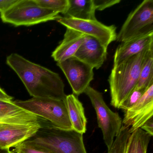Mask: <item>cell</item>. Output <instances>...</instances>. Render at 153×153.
I'll return each mask as SVG.
<instances>
[{
    "instance_id": "20",
    "label": "cell",
    "mask_w": 153,
    "mask_h": 153,
    "mask_svg": "<svg viewBox=\"0 0 153 153\" xmlns=\"http://www.w3.org/2000/svg\"><path fill=\"white\" fill-rule=\"evenodd\" d=\"M130 134L129 128L122 125L112 145L108 149L107 153H125Z\"/></svg>"
},
{
    "instance_id": "27",
    "label": "cell",
    "mask_w": 153,
    "mask_h": 153,
    "mask_svg": "<svg viewBox=\"0 0 153 153\" xmlns=\"http://www.w3.org/2000/svg\"><path fill=\"white\" fill-rule=\"evenodd\" d=\"M13 97L8 95L2 88H0V100L6 102H12Z\"/></svg>"
},
{
    "instance_id": "3",
    "label": "cell",
    "mask_w": 153,
    "mask_h": 153,
    "mask_svg": "<svg viewBox=\"0 0 153 153\" xmlns=\"http://www.w3.org/2000/svg\"><path fill=\"white\" fill-rule=\"evenodd\" d=\"M26 141L52 153H87L83 134L56 128L51 123L41 124L36 133Z\"/></svg>"
},
{
    "instance_id": "13",
    "label": "cell",
    "mask_w": 153,
    "mask_h": 153,
    "mask_svg": "<svg viewBox=\"0 0 153 153\" xmlns=\"http://www.w3.org/2000/svg\"><path fill=\"white\" fill-rule=\"evenodd\" d=\"M39 117L16 105L13 101L0 100V123L41 124Z\"/></svg>"
},
{
    "instance_id": "12",
    "label": "cell",
    "mask_w": 153,
    "mask_h": 153,
    "mask_svg": "<svg viewBox=\"0 0 153 153\" xmlns=\"http://www.w3.org/2000/svg\"><path fill=\"white\" fill-rule=\"evenodd\" d=\"M107 48L94 37L85 35L74 58L93 68H100L106 59Z\"/></svg>"
},
{
    "instance_id": "1",
    "label": "cell",
    "mask_w": 153,
    "mask_h": 153,
    "mask_svg": "<svg viewBox=\"0 0 153 153\" xmlns=\"http://www.w3.org/2000/svg\"><path fill=\"white\" fill-rule=\"evenodd\" d=\"M7 64L16 73L33 97H51L65 101L64 84L58 73L32 62L18 53L9 55Z\"/></svg>"
},
{
    "instance_id": "18",
    "label": "cell",
    "mask_w": 153,
    "mask_h": 153,
    "mask_svg": "<svg viewBox=\"0 0 153 153\" xmlns=\"http://www.w3.org/2000/svg\"><path fill=\"white\" fill-rule=\"evenodd\" d=\"M151 136L141 128L130 134L125 153H147Z\"/></svg>"
},
{
    "instance_id": "21",
    "label": "cell",
    "mask_w": 153,
    "mask_h": 153,
    "mask_svg": "<svg viewBox=\"0 0 153 153\" xmlns=\"http://www.w3.org/2000/svg\"><path fill=\"white\" fill-rule=\"evenodd\" d=\"M39 6L64 15L69 6V0H35Z\"/></svg>"
},
{
    "instance_id": "26",
    "label": "cell",
    "mask_w": 153,
    "mask_h": 153,
    "mask_svg": "<svg viewBox=\"0 0 153 153\" xmlns=\"http://www.w3.org/2000/svg\"><path fill=\"white\" fill-rule=\"evenodd\" d=\"M152 137L153 135V117L148 120L140 128Z\"/></svg>"
},
{
    "instance_id": "19",
    "label": "cell",
    "mask_w": 153,
    "mask_h": 153,
    "mask_svg": "<svg viewBox=\"0 0 153 153\" xmlns=\"http://www.w3.org/2000/svg\"><path fill=\"white\" fill-rule=\"evenodd\" d=\"M153 85V49L147 52L143 59L135 89L146 91Z\"/></svg>"
},
{
    "instance_id": "6",
    "label": "cell",
    "mask_w": 153,
    "mask_h": 153,
    "mask_svg": "<svg viewBox=\"0 0 153 153\" xmlns=\"http://www.w3.org/2000/svg\"><path fill=\"white\" fill-rule=\"evenodd\" d=\"M153 33V0H144L129 14L117 34L122 43Z\"/></svg>"
},
{
    "instance_id": "25",
    "label": "cell",
    "mask_w": 153,
    "mask_h": 153,
    "mask_svg": "<svg viewBox=\"0 0 153 153\" xmlns=\"http://www.w3.org/2000/svg\"><path fill=\"white\" fill-rule=\"evenodd\" d=\"M18 0H0V14L7 10Z\"/></svg>"
},
{
    "instance_id": "11",
    "label": "cell",
    "mask_w": 153,
    "mask_h": 153,
    "mask_svg": "<svg viewBox=\"0 0 153 153\" xmlns=\"http://www.w3.org/2000/svg\"><path fill=\"white\" fill-rule=\"evenodd\" d=\"M41 127V124L0 123V147L10 150L33 137Z\"/></svg>"
},
{
    "instance_id": "23",
    "label": "cell",
    "mask_w": 153,
    "mask_h": 153,
    "mask_svg": "<svg viewBox=\"0 0 153 153\" xmlns=\"http://www.w3.org/2000/svg\"><path fill=\"white\" fill-rule=\"evenodd\" d=\"M13 149L19 150L24 153H52L49 150L33 145L27 141Z\"/></svg>"
},
{
    "instance_id": "16",
    "label": "cell",
    "mask_w": 153,
    "mask_h": 153,
    "mask_svg": "<svg viewBox=\"0 0 153 153\" xmlns=\"http://www.w3.org/2000/svg\"><path fill=\"white\" fill-rule=\"evenodd\" d=\"M64 101L72 129L81 134L85 133L87 119L82 103L74 94L66 96Z\"/></svg>"
},
{
    "instance_id": "8",
    "label": "cell",
    "mask_w": 153,
    "mask_h": 153,
    "mask_svg": "<svg viewBox=\"0 0 153 153\" xmlns=\"http://www.w3.org/2000/svg\"><path fill=\"white\" fill-rule=\"evenodd\" d=\"M57 21L67 28L94 37L107 48L116 40V27L114 25H105L97 20H79L65 17H61Z\"/></svg>"
},
{
    "instance_id": "7",
    "label": "cell",
    "mask_w": 153,
    "mask_h": 153,
    "mask_svg": "<svg viewBox=\"0 0 153 153\" xmlns=\"http://www.w3.org/2000/svg\"><path fill=\"white\" fill-rule=\"evenodd\" d=\"M84 93L88 97L94 108L98 127L102 130L104 141L108 149L120 132L122 120L118 113L112 111L107 106L101 93L89 86Z\"/></svg>"
},
{
    "instance_id": "24",
    "label": "cell",
    "mask_w": 153,
    "mask_h": 153,
    "mask_svg": "<svg viewBox=\"0 0 153 153\" xmlns=\"http://www.w3.org/2000/svg\"><path fill=\"white\" fill-rule=\"evenodd\" d=\"M120 0H94L96 10H104L120 2Z\"/></svg>"
},
{
    "instance_id": "15",
    "label": "cell",
    "mask_w": 153,
    "mask_h": 153,
    "mask_svg": "<svg viewBox=\"0 0 153 153\" xmlns=\"http://www.w3.org/2000/svg\"><path fill=\"white\" fill-rule=\"evenodd\" d=\"M85 35L76 30L67 28L63 40L53 52L52 57L57 63L73 58L83 42Z\"/></svg>"
},
{
    "instance_id": "29",
    "label": "cell",
    "mask_w": 153,
    "mask_h": 153,
    "mask_svg": "<svg viewBox=\"0 0 153 153\" xmlns=\"http://www.w3.org/2000/svg\"><path fill=\"white\" fill-rule=\"evenodd\" d=\"M12 153H24L21 151H19V150H16V149H12L11 150Z\"/></svg>"
},
{
    "instance_id": "5",
    "label": "cell",
    "mask_w": 153,
    "mask_h": 153,
    "mask_svg": "<svg viewBox=\"0 0 153 153\" xmlns=\"http://www.w3.org/2000/svg\"><path fill=\"white\" fill-rule=\"evenodd\" d=\"M13 102L21 108L62 129H72L65 101L51 97H33Z\"/></svg>"
},
{
    "instance_id": "4",
    "label": "cell",
    "mask_w": 153,
    "mask_h": 153,
    "mask_svg": "<svg viewBox=\"0 0 153 153\" xmlns=\"http://www.w3.org/2000/svg\"><path fill=\"white\" fill-rule=\"evenodd\" d=\"M0 16L3 23L16 27L31 26L62 17L58 12L39 6L35 0H18Z\"/></svg>"
},
{
    "instance_id": "22",
    "label": "cell",
    "mask_w": 153,
    "mask_h": 153,
    "mask_svg": "<svg viewBox=\"0 0 153 153\" xmlns=\"http://www.w3.org/2000/svg\"><path fill=\"white\" fill-rule=\"evenodd\" d=\"M145 92L141 90L134 89L120 105L119 109H122L124 111L129 109L139 100Z\"/></svg>"
},
{
    "instance_id": "2",
    "label": "cell",
    "mask_w": 153,
    "mask_h": 153,
    "mask_svg": "<svg viewBox=\"0 0 153 153\" xmlns=\"http://www.w3.org/2000/svg\"><path fill=\"white\" fill-rule=\"evenodd\" d=\"M148 51L113 65L108 81L111 105L115 108L119 109L120 105L135 89L139 77L141 65Z\"/></svg>"
},
{
    "instance_id": "9",
    "label": "cell",
    "mask_w": 153,
    "mask_h": 153,
    "mask_svg": "<svg viewBox=\"0 0 153 153\" xmlns=\"http://www.w3.org/2000/svg\"><path fill=\"white\" fill-rule=\"evenodd\" d=\"M57 65L65 75L73 94L77 97L84 93L94 79V68L74 57L57 62Z\"/></svg>"
},
{
    "instance_id": "28",
    "label": "cell",
    "mask_w": 153,
    "mask_h": 153,
    "mask_svg": "<svg viewBox=\"0 0 153 153\" xmlns=\"http://www.w3.org/2000/svg\"><path fill=\"white\" fill-rule=\"evenodd\" d=\"M0 153H12L11 150L3 149L0 147Z\"/></svg>"
},
{
    "instance_id": "14",
    "label": "cell",
    "mask_w": 153,
    "mask_h": 153,
    "mask_svg": "<svg viewBox=\"0 0 153 153\" xmlns=\"http://www.w3.org/2000/svg\"><path fill=\"white\" fill-rule=\"evenodd\" d=\"M152 49H153V33L122 42L115 51L113 65Z\"/></svg>"
},
{
    "instance_id": "10",
    "label": "cell",
    "mask_w": 153,
    "mask_h": 153,
    "mask_svg": "<svg viewBox=\"0 0 153 153\" xmlns=\"http://www.w3.org/2000/svg\"><path fill=\"white\" fill-rule=\"evenodd\" d=\"M122 124L129 128L130 133L141 128L153 114V85L146 89L139 100L125 111Z\"/></svg>"
},
{
    "instance_id": "17",
    "label": "cell",
    "mask_w": 153,
    "mask_h": 153,
    "mask_svg": "<svg viewBox=\"0 0 153 153\" xmlns=\"http://www.w3.org/2000/svg\"><path fill=\"white\" fill-rule=\"evenodd\" d=\"M94 0H69L64 17L79 20H97Z\"/></svg>"
}]
</instances>
